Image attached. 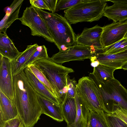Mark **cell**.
<instances>
[{
	"mask_svg": "<svg viewBox=\"0 0 127 127\" xmlns=\"http://www.w3.org/2000/svg\"><path fill=\"white\" fill-rule=\"evenodd\" d=\"M12 101L23 127H33L42 114L37 93L29 82L24 70L13 77Z\"/></svg>",
	"mask_w": 127,
	"mask_h": 127,
	"instance_id": "6da1fadb",
	"label": "cell"
},
{
	"mask_svg": "<svg viewBox=\"0 0 127 127\" xmlns=\"http://www.w3.org/2000/svg\"><path fill=\"white\" fill-rule=\"evenodd\" d=\"M88 76L94 81L99 93L103 110L110 114L114 107L120 106L127 110V90L114 78L106 81L102 79L94 67Z\"/></svg>",
	"mask_w": 127,
	"mask_h": 127,
	"instance_id": "7a4b0ae2",
	"label": "cell"
},
{
	"mask_svg": "<svg viewBox=\"0 0 127 127\" xmlns=\"http://www.w3.org/2000/svg\"><path fill=\"white\" fill-rule=\"evenodd\" d=\"M34 8L45 21L54 43L59 50L76 44V34L64 17L55 12H49Z\"/></svg>",
	"mask_w": 127,
	"mask_h": 127,
	"instance_id": "3957f363",
	"label": "cell"
},
{
	"mask_svg": "<svg viewBox=\"0 0 127 127\" xmlns=\"http://www.w3.org/2000/svg\"><path fill=\"white\" fill-rule=\"evenodd\" d=\"M41 72L49 81L58 96L61 104L67 92V79L69 73L73 72L71 68L56 63L50 60L41 59L32 64Z\"/></svg>",
	"mask_w": 127,
	"mask_h": 127,
	"instance_id": "277c9868",
	"label": "cell"
},
{
	"mask_svg": "<svg viewBox=\"0 0 127 127\" xmlns=\"http://www.w3.org/2000/svg\"><path fill=\"white\" fill-rule=\"evenodd\" d=\"M107 0H83L81 3L64 11V17L70 24L92 22L103 16Z\"/></svg>",
	"mask_w": 127,
	"mask_h": 127,
	"instance_id": "5b68a950",
	"label": "cell"
},
{
	"mask_svg": "<svg viewBox=\"0 0 127 127\" xmlns=\"http://www.w3.org/2000/svg\"><path fill=\"white\" fill-rule=\"evenodd\" d=\"M76 92L90 111L103 110L97 87L94 81L89 76L83 77L79 79Z\"/></svg>",
	"mask_w": 127,
	"mask_h": 127,
	"instance_id": "8992f818",
	"label": "cell"
},
{
	"mask_svg": "<svg viewBox=\"0 0 127 127\" xmlns=\"http://www.w3.org/2000/svg\"><path fill=\"white\" fill-rule=\"evenodd\" d=\"M18 20L22 25L30 28L32 35L42 37L48 42H54L45 21L34 7L31 5L27 7Z\"/></svg>",
	"mask_w": 127,
	"mask_h": 127,
	"instance_id": "52a82bcc",
	"label": "cell"
},
{
	"mask_svg": "<svg viewBox=\"0 0 127 127\" xmlns=\"http://www.w3.org/2000/svg\"><path fill=\"white\" fill-rule=\"evenodd\" d=\"M96 51L94 48L76 44L59 50L49 59L57 64H62L72 61L90 59Z\"/></svg>",
	"mask_w": 127,
	"mask_h": 127,
	"instance_id": "ba28073f",
	"label": "cell"
},
{
	"mask_svg": "<svg viewBox=\"0 0 127 127\" xmlns=\"http://www.w3.org/2000/svg\"><path fill=\"white\" fill-rule=\"evenodd\" d=\"M100 40L103 48L113 44L125 38L127 33V20L113 22L103 27Z\"/></svg>",
	"mask_w": 127,
	"mask_h": 127,
	"instance_id": "9c48e42d",
	"label": "cell"
},
{
	"mask_svg": "<svg viewBox=\"0 0 127 127\" xmlns=\"http://www.w3.org/2000/svg\"><path fill=\"white\" fill-rule=\"evenodd\" d=\"M0 90L12 101L14 88L11 62L0 54Z\"/></svg>",
	"mask_w": 127,
	"mask_h": 127,
	"instance_id": "30bf717a",
	"label": "cell"
},
{
	"mask_svg": "<svg viewBox=\"0 0 127 127\" xmlns=\"http://www.w3.org/2000/svg\"><path fill=\"white\" fill-rule=\"evenodd\" d=\"M103 29V27L97 25L91 28H85L76 36V44L94 48L97 51H102L103 48L100 38Z\"/></svg>",
	"mask_w": 127,
	"mask_h": 127,
	"instance_id": "8fae6325",
	"label": "cell"
},
{
	"mask_svg": "<svg viewBox=\"0 0 127 127\" xmlns=\"http://www.w3.org/2000/svg\"><path fill=\"white\" fill-rule=\"evenodd\" d=\"M91 62L96 60L99 64L121 69L122 66L127 62V49L122 52L113 54L106 55L100 52H95L90 59Z\"/></svg>",
	"mask_w": 127,
	"mask_h": 127,
	"instance_id": "7c38bea8",
	"label": "cell"
},
{
	"mask_svg": "<svg viewBox=\"0 0 127 127\" xmlns=\"http://www.w3.org/2000/svg\"><path fill=\"white\" fill-rule=\"evenodd\" d=\"M107 0L113 4L106 6L103 16L115 22H123L127 20V0Z\"/></svg>",
	"mask_w": 127,
	"mask_h": 127,
	"instance_id": "4fadbf2b",
	"label": "cell"
},
{
	"mask_svg": "<svg viewBox=\"0 0 127 127\" xmlns=\"http://www.w3.org/2000/svg\"><path fill=\"white\" fill-rule=\"evenodd\" d=\"M24 70L29 83L37 93L56 104L61 105L58 99L38 79L28 67L26 68Z\"/></svg>",
	"mask_w": 127,
	"mask_h": 127,
	"instance_id": "5bb4252c",
	"label": "cell"
},
{
	"mask_svg": "<svg viewBox=\"0 0 127 127\" xmlns=\"http://www.w3.org/2000/svg\"><path fill=\"white\" fill-rule=\"evenodd\" d=\"M17 116V111L13 102L0 90V126H4L5 122Z\"/></svg>",
	"mask_w": 127,
	"mask_h": 127,
	"instance_id": "9a60e30c",
	"label": "cell"
},
{
	"mask_svg": "<svg viewBox=\"0 0 127 127\" xmlns=\"http://www.w3.org/2000/svg\"><path fill=\"white\" fill-rule=\"evenodd\" d=\"M24 0H14L6 9L5 14L0 22V32L6 33L7 29L18 19L20 9Z\"/></svg>",
	"mask_w": 127,
	"mask_h": 127,
	"instance_id": "2e32d148",
	"label": "cell"
},
{
	"mask_svg": "<svg viewBox=\"0 0 127 127\" xmlns=\"http://www.w3.org/2000/svg\"><path fill=\"white\" fill-rule=\"evenodd\" d=\"M39 101L42 114L59 122L64 120L61 105H58L37 93Z\"/></svg>",
	"mask_w": 127,
	"mask_h": 127,
	"instance_id": "e0dca14e",
	"label": "cell"
},
{
	"mask_svg": "<svg viewBox=\"0 0 127 127\" xmlns=\"http://www.w3.org/2000/svg\"><path fill=\"white\" fill-rule=\"evenodd\" d=\"M15 47L14 43L6 33L0 32V54L11 62L21 53Z\"/></svg>",
	"mask_w": 127,
	"mask_h": 127,
	"instance_id": "ac0fdd59",
	"label": "cell"
},
{
	"mask_svg": "<svg viewBox=\"0 0 127 127\" xmlns=\"http://www.w3.org/2000/svg\"><path fill=\"white\" fill-rule=\"evenodd\" d=\"M75 99L77 112L74 122L67 127H87L90 110L76 92Z\"/></svg>",
	"mask_w": 127,
	"mask_h": 127,
	"instance_id": "d6986e66",
	"label": "cell"
},
{
	"mask_svg": "<svg viewBox=\"0 0 127 127\" xmlns=\"http://www.w3.org/2000/svg\"><path fill=\"white\" fill-rule=\"evenodd\" d=\"M39 46L35 43L27 46L26 49L15 60L11 62L13 77L23 71V66Z\"/></svg>",
	"mask_w": 127,
	"mask_h": 127,
	"instance_id": "ffe728a7",
	"label": "cell"
},
{
	"mask_svg": "<svg viewBox=\"0 0 127 127\" xmlns=\"http://www.w3.org/2000/svg\"><path fill=\"white\" fill-rule=\"evenodd\" d=\"M64 120L67 126L72 124L75 120L77 107L75 98H68L65 99L61 105Z\"/></svg>",
	"mask_w": 127,
	"mask_h": 127,
	"instance_id": "44dd1931",
	"label": "cell"
},
{
	"mask_svg": "<svg viewBox=\"0 0 127 127\" xmlns=\"http://www.w3.org/2000/svg\"><path fill=\"white\" fill-rule=\"evenodd\" d=\"M87 127H110L104 111H90Z\"/></svg>",
	"mask_w": 127,
	"mask_h": 127,
	"instance_id": "7402d4cb",
	"label": "cell"
},
{
	"mask_svg": "<svg viewBox=\"0 0 127 127\" xmlns=\"http://www.w3.org/2000/svg\"><path fill=\"white\" fill-rule=\"evenodd\" d=\"M49 58L47 49L45 46L43 45L39 46L35 51L24 64L23 69L24 70L28 66L37 60L42 59H48Z\"/></svg>",
	"mask_w": 127,
	"mask_h": 127,
	"instance_id": "603a6c76",
	"label": "cell"
},
{
	"mask_svg": "<svg viewBox=\"0 0 127 127\" xmlns=\"http://www.w3.org/2000/svg\"><path fill=\"white\" fill-rule=\"evenodd\" d=\"M28 67L30 68L31 71L38 79L58 99V96L57 93L49 81L43 73L32 64L30 65Z\"/></svg>",
	"mask_w": 127,
	"mask_h": 127,
	"instance_id": "cb8c5ba5",
	"label": "cell"
},
{
	"mask_svg": "<svg viewBox=\"0 0 127 127\" xmlns=\"http://www.w3.org/2000/svg\"><path fill=\"white\" fill-rule=\"evenodd\" d=\"M127 49V38L125 37L120 41L103 48L100 52L106 55L118 53Z\"/></svg>",
	"mask_w": 127,
	"mask_h": 127,
	"instance_id": "d4e9b609",
	"label": "cell"
},
{
	"mask_svg": "<svg viewBox=\"0 0 127 127\" xmlns=\"http://www.w3.org/2000/svg\"><path fill=\"white\" fill-rule=\"evenodd\" d=\"M101 78L103 79L108 81L111 80L114 77L113 72L117 69L108 66L99 64L95 67Z\"/></svg>",
	"mask_w": 127,
	"mask_h": 127,
	"instance_id": "484cf974",
	"label": "cell"
},
{
	"mask_svg": "<svg viewBox=\"0 0 127 127\" xmlns=\"http://www.w3.org/2000/svg\"><path fill=\"white\" fill-rule=\"evenodd\" d=\"M83 0H59L57 2L56 12L69 8L81 2Z\"/></svg>",
	"mask_w": 127,
	"mask_h": 127,
	"instance_id": "4316f807",
	"label": "cell"
},
{
	"mask_svg": "<svg viewBox=\"0 0 127 127\" xmlns=\"http://www.w3.org/2000/svg\"><path fill=\"white\" fill-rule=\"evenodd\" d=\"M77 84L74 78L71 79L70 76L68 75L67 79V92L65 99L68 98H75Z\"/></svg>",
	"mask_w": 127,
	"mask_h": 127,
	"instance_id": "83f0119b",
	"label": "cell"
},
{
	"mask_svg": "<svg viewBox=\"0 0 127 127\" xmlns=\"http://www.w3.org/2000/svg\"><path fill=\"white\" fill-rule=\"evenodd\" d=\"M105 113L110 127H127V124L119 118Z\"/></svg>",
	"mask_w": 127,
	"mask_h": 127,
	"instance_id": "f1b7e54d",
	"label": "cell"
},
{
	"mask_svg": "<svg viewBox=\"0 0 127 127\" xmlns=\"http://www.w3.org/2000/svg\"><path fill=\"white\" fill-rule=\"evenodd\" d=\"M109 114L119 118L127 124V110L126 109L119 106H115Z\"/></svg>",
	"mask_w": 127,
	"mask_h": 127,
	"instance_id": "f546056e",
	"label": "cell"
},
{
	"mask_svg": "<svg viewBox=\"0 0 127 127\" xmlns=\"http://www.w3.org/2000/svg\"><path fill=\"white\" fill-rule=\"evenodd\" d=\"M4 127H23V124L19 116L5 122Z\"/></svg>",
	"mask_w": 127,
	"mask_h": 127,
	"instance_id": "4dcf8cb0",
	"label": "cell"
},
{
	"mask_svg": "<svg viewBox=\"0 0 127 127\" xmlns=\"http://www.w3.org/2000/svg\"><path fill=\"white\" fill-rule=\"evenodd\" d=\"M30 2L31 5L34 7L41 9H45L50 11L43 0H30Z\"/></svg>",
	"mask_w": 127,
	"mask_h": 127,
	"instance_id": "1f68e13d",
	"label": "cell"
},
{
	"mask_svg": "<svg viewBox=\"0 0 127 127\" xmlns=\"http://www.w3.org/2000/svg\"><path fill=\"white\" fill-rule=\"evenodd\" d=\"M50 11L53 13L56 12V10L58 0H43Z\"/></svg>",
	"mask_w": 127,
	"mask_h": 127,
	"instance_id": "d6a6232c",
	"label": "cell"
},
{
	"mask_svg": "<svg viewBox=\"0 0 127 127\" xmlns=\"http://www.w3.org/2000/svg\"><path fill=\"white\" fill-rule=\"evenodd\" d=\"M91 64L93 67H96L99 64V63L98 61L95 60L91 62Z\"/></svg>",
	"mask_w": 127,
	"mask_h": 127,
	"instance_id": "836d02e7",
	"label": "cell"
},
{
	"mask_svg": "<svg viewBox=\"0 0 127 127\" xmlns=\"http://www.w3.org/2000/svg\"><path fill=\"white\" fill-rule=\"evenodd\" d=\"M121 69L124 70H127V62L125 63L121 67Z\"/></svg>",
	"mask_w": 127,
	"mask_h": 127,
	"instance_id": "e575fe53",
	"label": "cell"
},
{
	"mask_svg": "<svg viewBox=\"0 0 127 127\" xmlns=\"http://www.w3.org/2000/svg\"><path fill=\"white\" fill-rule=\"evenodd\" d=\"M125 37L126 38H127V34L126 35V36H125Z\"/></svg>",
	"mask_w": 127,
	"mask_h": 127,
	"instance_id": "d590c367",
	"label": "cell"
},
{
	"mask_svg": "<svg viewBox=\"0 0 127 127\" xmlns=\"http://www.w3.org/2000/svg\"><path fill=\"white\" fill-rule=\"evenodd\" d=\"M0 127H4V126H0Z\"/></svg>",
	"mask_w": 127,
	"mask_h": 127,
	"instance_id": "8d00e7d4",
	"label": "cell"
}]
</instances>
